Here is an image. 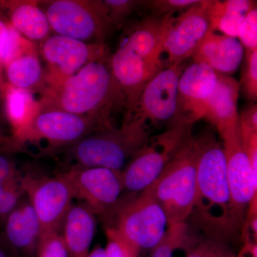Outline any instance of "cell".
Returning a JSON list of instances; mask_svg holds the SVG:
<instances>
[{"label": "cell", "mask_w": 257, "mask_h": 257, "mask_svg": "<svg viewBox=\"0 0 257 257\" xmlns=\"http://www.w3.org/2000/svg\"><path fill=\"white\" fill-rule=\"evenodd\" d=\"M109 58L91 62L57 87L47 89L40 106L109 119L113 111L125 106Z\"/></svg>", "instance_id": "obj_1"}, {"label": "cell", "mask_w": 257, "mask_h": 257, "mask_svg": "<svg viewBox=\"0 0 257 257\" xmlns=\"http://www.w3.org/2000/svg\"><path fill=\"white\" fill-rule=\"evenodd\" d=\"M192 215L213 237L226 240L234 231L224 147L211 134L200 138L197 197Z\"/></svg>", "instance_id": "obj_2"}, {"label": "cell", "mask_w": 257, "mask_h": 257, "mask_svg": "<svg viewBox=\"0 0 257 257\" xmlns=\"http://www.w3.org/2000/svg\"><path fill=\"white\" fill-rule=\"evenodd\" d=\"M200 138L191 135L147 192L165 211L169 226L187 222L197 197V168Z\"/></svg>", "instance_id": "obj_3"}, {"label": "cell", "mask_w": 257, "mask_h": 257, "mask_svg": "<svg viewBox=\"0 0 257 257\" xmlns=\"http://www.w3.org/2000/svg\"><path fill=\"white\" fill-rule=\"evenodd\" d=\"M147 128L125 119L120 128L108 126L69 147L77 165L122 171L149 138Z\"/></svg>", "instance_id": "obj_4"}, {"label": "cell", "mask_w": 257, "mask_h": 257, "mask_svg": "<svg viewBox=\"0 0 257 257\" xmlns=\"http://www.w3.org/2000/svg\"><path fill=\"white\" fill-rule=\"evenodd\" d=\"M42 5L55 35L86 43L105 44L115 29L102 1L54 0Z\"/></svg>", "instance_id": "obj_5"}, {"label": "cell", "mask_w": 257, "mask_h": 257, "mask_svg": "<svg viewBox=\"0 0 257 257\" xmlns=\"http://www.w3.org/2000/svg\"><path fill=\"white\" fill-rule=\"evenodd\" d=\"M192 125L170 126L148 139L121 171L124 190L142 192L156 181L192 135Z\"/></svg>", "instance_id": "obj_6"}, {"label": "cell", "mask_w": 257, "mask_h": 257, "mask_svg": "<svg viewBox=\"0 0 257 257\" xmlns=\"http://www.w3.org/2000/svg\"><path fill=\"white\" fill-rule=\"evenodd\" d=\"M109 119L97 116H84L55 108L40 106L30 127L18 142L46 140L52 146L70 147L83 138L108 126Z\"/></svg>", "instance_id": "obj_7"}, {"label": "cell", "mask_w": 257, "mask_h": 257, "mask_svg": "<svg viewBox=\"0 0 257 257\" xmlns=\"http://www.w3.org/2000/svg\"><path fill=\"white\" fill-rule=\"evenodd\" d=\"M41 53L47 64L46 90L57 87L87 64L111 56L106 44L86 43L55 34L42 42Z\"/></svg>", "instance_id": "obj_8"}, {"label": "cell", "mask_w": 257, "mask_h": 257, "mask_svg": "<svg viewBox=\"0 0 257 257\" xmlns=\"http://www.w3.org/2000/svg\"><path fill=\"white\" fill-rule=\"evenodd\" d=\"M60 175L74 199L80 200L94 215L107 214L116 207L124 190L121 171L76 165Z\"/></svg>", "instance_id": "obj_9"}, {"label": "cell", "mask_w": 257, "mask_h": 257, "mask_svg": "<svg viewBox=\"0 0 257 257\" xmlns=\"http://www.w3.org/2000/svg\"><path fill=\"white\" fill-rule=\"evenodd\" d=\"M113 225L140 249H152L169 228L165 211L146 190L120 205Z\"/></svg>", "instance_id": "obj_10"}, {"label": "cell", "mask_w": 257, "mask_h": 257, "mask_svg": "<svg viewBox=\"0 0 257 257\" xmlns=\"http://www.w3.org/2000/svg\"><path fill=\"white\" fill-rule=\"evenodd\" d=\"M22 184L41 224L42 233L62 231L74 199L65 179L61 175L48 177L28 173L22 175Z\"/></svg>", "instance_id": "obj_11"}, {"label": "cell", "mask_w": 257, "mask_h": 257, "mask_svg": "<svg viewBox=\"0 0 257 257\" xmlns=\"http://www.w3.org/2000/svg\"><path fill=\"white\" fill-rule=\"evenodd\" d=\"M182 71V64H177L155 74L144 88L133 112L125 119L136 120L146 127L147 122L172 121L177 109V87Z\"/></svg>", "instance_id": "obj_12"}, {"label": "cell", "mask_w": 257, "mask_h": 257, "mask_svg": "<svg viewBox=\"0 0 257 257\" xmlns=\"http://www.w3.org/2000/svg\"><path fill=\"white\" fill-rule=\"evenodd\" d=\"M231 202L234 231L243 225L250 204L256 199L257 178L244 147L241 134L223 141Z\"/></svg>", "instance_id": "obj_13"}, {"label": "cell", "mask_w": 257, "mask_h": 257, "mask_svg": "<svg viewBox=\"0 0 257 257\" xmlns=\"http://www.w3.org/2000/svg\"><path fill=\"white\" fill-rule=\"evenodd\" d=\"M217 80L218 72L205 64L194 62L182 72L177 87V109L171 126L192 125L202 119Z\"/></svg>", "instance_id": "obj_14"}, {"label": "cell", "mask_w": 257, "mask_h": 257, "mask_svg": "<svg viewBox=\"0 0 257 257\" xmlns=\"http://www.w3.org/2000/svg\"><path fill=\"white\" fill-rule=\"evenodd\" d=\"M207 1H199L175 18L166 40L164 52L170 66L182 64L192 57L209 32Z\"/></svg>", "instance_id": "obj_15"}, {"label": "cell", "mask_w": 257, "mask_h": 257, "mask_svg": "<svg viewBox=\"0 0 257 257\" xmlns=\"http://www.w3.org/2000/svg\"><path fill=\"white\" fill-rule=\"evenodd\" d=\"M109 65L124 96L126 116H128L133 112L147 83L163 68L149 63L126 44L110 56Z\"/></svg>", "instance_id": "obj_16"}, {"label": "cell", "mask_w": 257, "mask_h": 257, "mask_svg": "<svg viewBox=\"0 0 257 257\" xmlns=\"http://www.w3.org/2000/svg\"><path fill=\"white\" fill-rule=\"evenodd\" d=\"M239 95V82L226 74L218 73L215 89L208 99L202 119L214 126L222 141L240 135Z\"/></svg>", "instance_id": "obj_17"}, {"label": "cell", "mask_w": 257, "mask_h": 257, "mask_svg": "<svg viewBox=\"0 0 257 257\" xmlns=\"http://www.w3.org/2000/svg\"><path fill=\"white\" fill-rule=\"evenodd\" d=\"M175 20L173 15L147 17L135 27L124 44L149 63L162 67L161 55Z\"/></svg>", "instance_id": "obj_18"}, {"label": "cell", "mask_w": 257, "mask_h": 257, "mask_svg": "<svg viewBox=\"0 0 257 257\" xmlns=\"http://www.w3.org/2000/svg\"><path fill=\"white\" fill-rule=\"evenodd\" d=\"M5 221V238L8 243L24 254L31 256L37 251L42 229L36 212L25 194Z\"/></svg>", "instance_id": "obj_19"}, {"label": "cell", "mask_w": 257, "mask_h": 257, "mask_svg": "<svg viewBox=\"0 0 257 257\" xmlns=\"http://www.w3.org/2000/svg\"><path fill=\"white\" fill-rule=\"evenodd\" d=\"M244 49L237 38L214 32L208 33L192 58L207 64L218 73H234L242 62Z\"/></svg>", "instance_id": "obj_20"}, {"label": "cell", "mask_w": 257, "mask_h": 257, "mask_svg": "<svg viewBox=\"0 0 257 257\" xmlns=\"http://www.w3.org/2000/svg\"><path fill=\"white\" fill-rule=\"evenodd\" d=\"M95 230V215L84 204H73L61 231L67 257H88Z\"/></svg>", "instance_id": "obj_21"}, {"label": "cell", "mask_w": 257, "mask_h": 257, "mask_svg": "<svg viewBox=\"0 0 257 257\" xmlns=\"http://www.w3.org/2000/svg\"><path fill=\"white\" fill-rule=\"evenodd\" d=\"M10 10L9 23L25 39L32 42H43L50 36L48 19L44 10L31 2L3 3Z\"/></svg>", "instance_id": "obj_22"}, {"label": "cell", "mask_w": 257, "mask_h": 257, "mask_svg": "<svg viewBox=\"0 0 257 257\" xmlns=\"http://www.w3.org/2000/svg\"><path fill=\"white\" fill-rule=\"evenodd\" d=\"M4 99L7 118L13 128V140L18 147V142L30 127L41 106L32 92L17 89L8 83Z\"/></svg>", "instance_id": "obj_23"}, {"label": "cell", "mask_w": 257, "mask_h": 257, "mask_svg": "<svg viewBox=\"0 0 257 257\" xmlns=\"http://www.w3.org/2000/svg\"><path fill=\"white\" fill-rule=\"evenodd\" d=\"M256 5V2L250 0H207L210 31H220L225 35L236 38L240 25Z\"/></svg>", "instance_id": "obj_24"}, {"label": "cell", "mask_w": 257, "mask_h": 257, "mask_svg": "<svg viewBox=\"0 0 257 257\" xmlns=\"http://www.w3.org/2000/svg\"><path fill=\"white\" fill-rule=\"evenodd\" d=\"M4 69L7 83L17 89L33 92L45 82V72L37 49L15 59Z\"/></svg>", "instance_id": "obj_25"}, {"label": "cell", "mask_w": 257, "mask_h": 257, "mask_svg": "<svg viewBox=\"0 0 257 257\" xmlns=\"http://www.w3.org/2000/svg\"><path fill=\"white\" fill-rule=\"evenodd\" d=\"M194 239L187 222L172 225L160 243L151 249L150 257H175L177 251L188 250Z\"/></svg>", "instance_id": "obj_26"}, {"label": "cell", "mask_w": 257, "mask_h": 257, "mask_svg": "<svg viewBox=\"0 0 257 257\" xmlns=\"http://www.w3.org/2000/svg\"><path fill=\"white\" fill-rule=\"evenodd\" d=\"M35 49L33 42L25 39L9 23L0 40V66L4 69L15 59Z\"/></svg>", "instance_id": "obj_27"}, {"label": "cell", "mask_w": 257, "mask_h": 257, "mask_svg": "<svg viewBox=\"0 0 257 257\" xmlns=\"http://www.w3.org/2000/svg\"><path fill=\"white\" fill-rule=\"evenodd\" d=\"M186 257H237L226 240L209 236L197 240L194 238Z\"/></svg>", "instance_id": "obj_28"}, {"label": "cell", "mask_w": 257, "mask_h": 257, "mask_svg": "<svg viewBox=\"0 0 257 257\" xmlns=\"http://www.w3.org/2000/svg\"><path fill=\"white\" fill-rule=\"evenodd\" d=\"M105 235L106 257H140L141 249L114 226H106Z\"/></svg>", "instance_id": "obj_29"}, {"label": "cell", "mask_w": 257, "mask_h": 257, "mask_svg": "<svg viewBox=\"0 0 257 257\" xmlns=\"http://www.w3.org/2000/svg\"><path fill=\"white\" fill-rule=\"evenodd\" d=\"M245 51V59L239 83V92L247 100L257 99V49Z\"/></svg>", "instance_id": "obj_30"}, {"label": "cell", "mask_w": 257, "mask_h": 257, "mask_svg": "<svg viewBox=\"0 0 257 257\" xmlns=\"http://www.w3.org/2000/svg\"><path fill=\"white\" fill-rule=\"evenodd\" d=\"M24 195L22 178L10 183L0 184V219L5 220Z\"/></svg>", "instance_id": "obj_31"}, {"label": "cell", "mask_w": 257, "mask_h": 257, "mask_svg": "<svg viewBox=\"0 0 257 257\" xmlns=\"http://www.w3.org/2000/svg\"><path fill=\"white\" fill-rule=\"evenodd\" d=\"M37 257H67L61 231L42 233L37 249Z\"/></svg>", "instance_id": "obj_32"}, {"label": "cell", "mask_w": 257, "mask_h": 257, "mask_svg": "<svg viewBox=\"0 0 257 257\" xmlns=\"http://www.w3.org/2000/svg\"><path fill=\"white\" fill-rule=\"evenodd\" d=\"M102 2L107 9L115 28L121 25L133 12L143 7V1L136 0H105Z\"/></svg>", "instance_id": "obj_33"}, {"label": "cell", "mask_w": 257, "mask_h": 257, "mask_svg": "<svg viewBox=\"0 0 257 257\" xmlns=\"http://www.w3.org/2000/svg\"><path fill=\"white\" fill-rule=\"evenodd\" d=\"M198 2L199 0H147L143 1V7L151 10L155 15L163 16L187 10Z\"/></svg>", "instance_id": "obj_34"}, {"label": "cell", "mask_w": 257, "mask_h": 257, "mask_svg": "<svg viewBox=\"0 0 257 257\" xmlns=\"http://www.w3.org/2000/svg\"><path fill=\"white\" fill-rule=\"evenodd\" d=\"M237 38L243 49L254 50L257 49V10L253 8L246 15L238 31Z\"/></svg>", "instance_id": "obj_35"}, {"label": "cell", "mask_w": 257, "mask_h": 257, "mask_svg": "<svg viewBox=\"0 0 257 257\" xmlns=\"http://www.w3.org/2000/svg\"><path fill=\"white\" fill-rule=\"evenodd\" d=\"M8 151L0 150V184L15 182L22 177L13 159L8 155Z\"/></svg>", "instance_id": "obj_36"}, {"label": "cell", "mask_w": 257, "mask_h": 257, "mask_svg": "<svg viewBox=\"0 0 257 257\" xmlns=\"http://www.w3.org/2000/svg\"><path fill=\"white\" fill-rule=\"evenodd\" d=\"M239 125L257 130V106L251 104L246 106L239 114Z\"/></svg>", "instance_id": "obj_37"}, {"label": "cell", "mask_w": 257, "mask_h": 257, "mask_svg": "<svg viewBox=\"0 0 257 257\" xmlns=\"http://www.w3.org/2000/svg\"><path fill=\"white\" fill-rule=\"evenodd\" d=\"M15 145L13 138L10 139L4 136L2 130L1 122H0V150H12L14 149Z\"/></svg>", "instance_id": "obj_38"}, {"label": "cell", "mask_w": 257, "mask_h": 257, "mask_svg": "<svg viewBox=\"0 0 257 257\" xmlns=\"http://www.w3.org/2000/svg\"><path fill=\"white\" fill-rule=\"evenodd\" d=\"M88 257H106L104 248L100 246H96L92 251L89 252Z\"/></svg>", "instance_id": "obj_39"}, {"label": "cell", "mask_w": 257, "mask_h": 257, "mask_svg": "<svg viewBox=\"0 0 257 257\" xmlns=\"http://www.w3.org/2000/svg\"><path fill=\"white\" fill-rule=\"evenodd\" d=\"M3 67L0 66V101L4 99L7 83L5 82L3 76Z\"/></svg>", "instance_id": "obj_40"}, {"label": "cell", "mask_w": 257, "mask_h": 257, "mask_svg": "<svg viewBox=\"0 0 257 257\" xmlns=\"http://www.w3.org/2000/svg\"><path fill=\"white\" fill-rule=\"evenodd\" d=\"M8 24H9V22L4 21V20H2L1 18H0V40L4 36L5 32L7 31Z\"/></svg>", "instance_id": "obj_41"}, {"label": "cell", "mask_w": 257, "mask_h": 257, "mask_svg": "<svg viewBox=\"0 0 257 257\" xmlns=\"http://www.w3.org/2000/svg\"><path fill=\"white\" fill-rule=\"evenodd\" d=\"M0 257H7L6 253L2 247H0Z\"/></svg>", "instance_id": "obj_42"}]
</instances>
